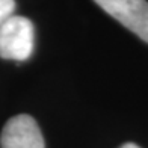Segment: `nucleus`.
Here are the masks:
<instances>
[{"instance_id":"nucleus-1","label":"nucleus","mask_w":148,"mask_h":148,"mask_svg":"<svg viewBox=\"0 0 148 148\" xmlns=\"http://www.w3.org/2000/svg\"><path fill=\"white\" fill-rule=\"evenodd\" d=\"M35 29L29 18L11 15L0 27V58L21 62L33 51Z\"/></svg>"},{"instance_id":"nucleus-2","label":"nucleus","mask_w":148,"mask_h":148,"mask_svg":"<svg viewBox=\"0 0 148 148\" xmlns=\"http://www.w3.org/2000/svg\"><path fill=\"white\" fill-rule=\"evenodd\" d=\"M104 12L125 26L142 41L148 42L147 0H94Z\"/></svg>"},{"instance_id":"nucleus-3","label":"nucleus","mask_w":148,"mask_h":148,"mask_svg":"<svg viewBox=\"0 0 148 148\" xmlns=\"http://www.w3.org/2000/svg\"><path fill=\"white\" fill-rule=\"evenodd\" d=\"M0 148H45L36 121L29 115L12 116L2 130Z\"/></svg>"},{"instance_id":"nucleus-4","label":"nucleus","mask_w":148,"mask_h":148,"mask_svg":"<svg viewBox=\"0 0 148 148\" xmlns=\"http://www.w3.org/2000/svg\"><path fill=\"white\" fill-rule=\"evenodd\" d=\"M15 0H0V27L11 15H14Z\"/></svg>"},{"instance_id":"nucleus-5","label":"nucleus","mask_w":148,"mask_h":148,"mask_svg":"<svg viewBox=\"0 0 148 148\" xmlns=\"http://www.w3.org/2000/svg\"><path fill=\"white\" fill-rule=\"evenodd\" d=\"M119 148H140V147H138L136 144H132V142H127V144H124V145H121Z\"/></svg>"}]
</instances>
